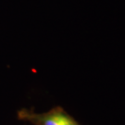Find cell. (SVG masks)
Returning a JSON list of instances; mask_svg holds the SVG:
<instances>
[{
	"label": "cell",
	"mask_w": 125,
	"mask_h": 125,
	"mask_svg": "<svg viewBox=\"0 0 125 125\" xmlns=\"http://www.w3.org/2000/svg\"><path fill=\"white\" fill-rule=\"evenodd\" d=\"M19 120L33 125H81L61 107H56L44 113H36L33 109L21 108L17 113Z\"/></svg>",
	"instance_id": "1"
}]
</instances>
